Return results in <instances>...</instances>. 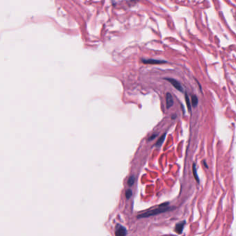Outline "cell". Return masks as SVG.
<instances>
[{
	"label": "cell",
	"mask_w": 236,
	"mask_h": 236,
	"mask_svg": "<svg viewBox=\"0 0 236 236\" xmlns=\"http://www.w3.org/2000/svg\"><path fill=\"white\" fill-rule=\"evenodd\" d=\"M157 137V135H156V134H154V135H153V136H152V137H151L149 139V140H152V139H153L154 137Z\"/></svg>",
	"instance_id": "13"
},
{
	"label": "cell",
	"mask_w": 236,
	"mask_h": 236,
	"mask_svg": "<svg viewBox=\"0 0 236 236\" xmlns=\"http://www.w3.org/2000/svg\"><path fill=\"white\" fill-rule=\"evenodd\" d=\"M185 99H186V105H187V107L188 109V110H190V100H189V97L188 96V94L186 93L185 94Z\"/></svg>",
	"instance_id": "11"
},
{
	"label": "cell",
	"mask_w": 236,
	"mask_h": 236,
	"mask_svg": "<svg viewBox=\"0 0 236 236\" xmlns=\"http://www.w3.org/2000/svg\"><path fill=\"white\" fill-rule=\"evenodd\" d=\"M143 62L145 63V64H163V63H166V61L159 60H154V59H148V60H143Z\"/></svg>",
	"instance_id": "4"
},
{
	"label": "cell",
	"mask_w": 236,
	"mask_h": 236,
	"mask_svg": "<svg viewBox=\"0 0 236 236\" xmlns=\"http://www.w3.org/2000/svg\"><path fill=\"white\" fill-rule=\"evenodd\" d=\"M134 180H135V177H134L133 175L130 176V177H129L128 181H127V184H128V185L129 186H132L133 184H134Z\"/></svg>",
	"instance_id": "10"
},
{
	"label": "cell",
	"mask_w": 236,
	"mask_h": 236,
	"mask_svg": "<svg viewBox=\"0 0 236 236\" xmlns=\"http://www.w3.org/2000/svg\"><path fill=\"white\" fill-rule=\"evenodd\" d=\"M191 103H192V105L194 107H195L198 104V99L195 95H192L191 96Z\"/></svg>",
	"instance_id": "7"
},
{
	"label": "cell",
	"mask_w": 236,
	"mask_h": 236,
	"mask_svg": "<svg viewBox=\"0 0 236 236\" xmlns=\"http://www.w3.org/2000/svg\"><path fill=\"white\" fill-rule=\"evenodd\" d=\"M165 80H168V82H170L171 83V84H172V85L176 89H177L178 91H183V87H182V84H181L180 82H178L177 80H174L172 78H165Z\"/></svg>",
	"instance_id": "3"
},
{
	"label": "cell",
	"mask_w": 236,
	"mask_h": 236,
	"mask_svg": "<svg viewBox=\"0 0 236 236\" xmlns=\"http://www.w3.org/2000/svg\"><path fill=\"white\" fill-rule=\"evenodd\" d=\"M166 135V134H163V135L162 136V137H161L160 138H159V140H158V141H157V142L156 143V144H155V145H156V146H158V147H159V146H161V145H162V144L163 143V142H164V141L165 140Z\"/></svg>",
	"instance_id": "8"
},
{
	"label": "cell",
	"mask_w": 236,
	"mask_h": 236,
	"mask_svg": "<svg viewBox=\"0 0 236 236\" xmlns=\"http://www.w3.org/2000/svg\"><path fill=\"white\" fill-rule=\"evenodd\" d=\"M170 210H171L170 207L168 206V203L166 202V203L161 204V205L159 206L158 208H157V209H152V210L149 211H147L145 213H143L141 214L140 215L138 216V218L148 217H150V216H154V215H158V214L162 213L167 212Z\"/></svg>",
	"instance_id": "1"
},
{
	"label": "cell",
	"mask_w": 236,
	"mask_h": 236,
	"mask_svg": "<svg viewBox=\"0 0 236 236\" xmlns=\"http://www.w3.org/2000/svg\"><path fill=\"white\" fill-rule=\"evenodd\" d=\"M174 101L172 99V96L170 93H167L166 94V106L167 108H170L173 105Z\"/></svg>",
	"instance_id": "5"
},
{
	"label": "cell",
	"mask_w": 236,
	"mask_h": 236,
	"mask_svg": "<svg viewBox=\"0 0 236 236\" xmlns=\"http://www.w3.org/2000/svg\"><path fill=\"white\" fill-rule=\"evenodd\" d=\"M126 234H127L126 229L120 224H117L115 231L116 236H126Z\"/></svg>",
	"instance_id": "2"
},
{
	"label": "cell",
	"mask_w": 236,
	"mask_h": 236,
	"mask_svg": "<svg viewBox=\"0 0 236 236\" xmlns=\"http://www.w3.org/2000/svg\"><path fill=\"white\" fill-rule=\"evenodd\" d=\"M132 190H131V189H128V190H126L125 196L127 199L130 198V197L132 196Z\"/></svg>",
	"instance_id": "12"
},
{
	"label": "cell",
	"mask_w": 236,
	"mask_h": 236,
	"mask_svg": "<svg viewBox=\"0 0 236 236\" xmlns=\"http://www.w3.org/2000/svg\"><path fill=\"white\" fill-rule=\"evenodd\" d=\"M192 172H193V175L194 177H195L196 181H197V182H199V179L197 173V169H196L195 168V164H193V166H192Z\"/></svg>",
	"instance_id": "9"
},
{
	"label": "cell",
	"mask_w": 236,
	"mask_h": 236,
	"mask_svg": "<svg viewBox=\"0 0 236 236\" xmlns=\"http://www.w3.org/2000/svg\"><path fill=\"white\" fill-rule=\"evenodd\" d=\"M185 224H186L185 221H182V222H179V223L177 224V225H176V227H175V231L179 234L182 233L183 229H184V226H185Z\"/></svg>",
	"instance_id": "6"
}]
</instances>
